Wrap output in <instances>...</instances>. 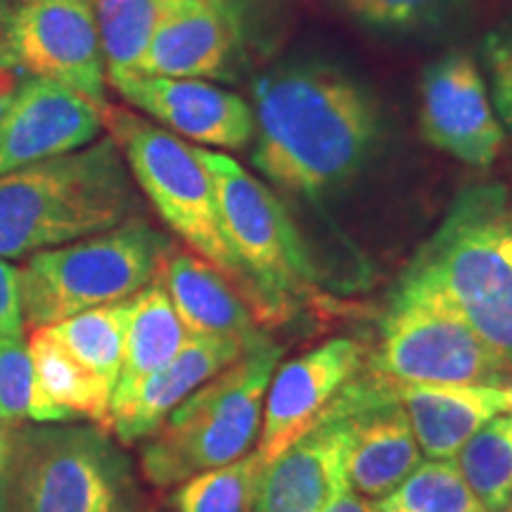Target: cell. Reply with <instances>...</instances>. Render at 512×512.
I'll return each instance as SVG.
<instances>
[{
  "label": "cell",
  "mask_w": 512,
  "mask_h": 512,
  "mask_svg": "<svg viewBox=\"0 0 512 512\" xmlns=\"http://www.w3.org/2000/svg\"><path fill=\"white\" fill-rule=\"evenodd\" d=\"M283 347L264 335L214 380L202 384L140 451L143 477L174 489L190 477L230 465L252 451L261 432L264 399Z\"/></svg>",
  "instance_id": "obj_4"
},
{
  "label": "cell",
  "mask_w": 512,
  "mask_h": 512,
  "mask_svg": "<svg viewBox=\"0 0 512 512\" xmlns=\"http://www.w3.org/2000/svg\"><path fill=\"white\" fill-rule=\"evenodd\" d=\"M174 245L133 216L107 233L31 254L19 271L24 325L46 328L76 313L119 304L155 283Z\"/></svg>",
  "instance_id": "obj_6"
},
{
  "label": "cell",
  "mask_w": 512,
  "mask_h": 512,
  "mask_svg": "<svg viewBox=\"0 0 512 512\" xmlns=\"http://www.w3.org/2000/svg\"><path fill=\"white\" fill-rule=\"evenodd\" d=\"M107 81L136 76L174 0H91Z\"/></svg>",
  "instance_id": "obj_23"
},
{
  "label": "cell",
  "mask_w": 512,
  "mask_h": 512,
  "mask_svg": "<svg viewBox=\"0 0 512 512\" xmlns=\"http://www.w3.org/2000/svg\"><path fill=\"white\" fill-rule=\"evenodd\" d=\"M102 112L86 95L31 76L0 121V176L95 143Z\"/></svg>",
  "instance_id": "obj_16"
},
{
  "label": "cell",
  "mask_w": 512,
  "mask_h": 512,
  "mask_svg": "<svg viewBox=\"0 0 512 512\" xmlns=\"http://www.w3.org/2000/svg\"><path fill=\"white\" fill-rule=\"evenodd\" d=\"M252 112L256 171L306 200L349 183L382 133L373 95L325 64H287L261 76Z\"/></svg>",
  "instance_id": "obj_1"
},
{
  "label": "cell",
  "mask_w": 512,
  "mask_h": 512,
  "mask_svg": "<svg viewBox=\"0 0 512 512\" xmlns=\"http://www.w3.org/2000/svg\"><path fill=\"white\" fill-rule=\"evenodd\" d=\"M140 197L117 140L0 176V256L55 249L138 216Z\"/></svg>",
  "instance_id": "obj_2"
},
{
  "label": "cell",
  "mask_w": 512,
  "mask_h": 512,
  "mask_svg": "<svg viewBox=\"0 0 512 512\" xmlns=\"http://www.w3.org/2000/svg\"><path fill=\"white\" fill-rule=\"evenodd\" d=\"M247 349L228 339L190 337L174 361L140 382L124 399L112 401L110 432L124 446L150 439L190 394L233 366Z\"/></svg>",
  "instance_id": "obj_18"
},
{
  "label": "cell",
  "mask_w": 512,
  "mask_h": 512,
  "mask_svg": "<svg viewBox=\"0 0 512 512\" xmlns=\"http://www.w3.org/2000/svg\"><path fill=\"white\" fill-rule=\"evenodd\" d=\"M351 422L349 489L380 501L422 463L411 420L396 384L375 373H358L339 392Z\"/></svg>",
  "instance_id": "obj_11"
},
{
  "label": "cell",
  "mask_w": 512,
  "mask_h": 512,
  "mask_svg": "<svg viewBox=\"0 0 512 512\" xmlns=\"http://www.w3.org/2000/svg\"><path fill=\"white\" fill-rule=\"evenodd\" d=\"M126 318L128 299L81 311L60 323L46 325V330L76 361L98 375L114 392L121 373V361H124Z\"/></svg>",
  "instance_id": "obj_24"
},
{
  "label": "cell",
  "mask_w": 512,
  "mask_h": 512,
  "mask_svg": "<svg viewBox=\"0 0 512 512\" xmlns=\"http://www.w3.org/2000/svg\"><path fill=\"white\" fill-rule=\"evenodd\" d=\"M366 349L349 337H335L278 366L266 389L256 456L268 465L292 441L309 432L342 387L363 370Z\"/></svg>",
  "instance_id": "obj_13"
},
{
  "label": "cell",
  "mask_w": 512,
  "mask_h": 512,
  "mask_svg": "<svg viewBox=\"0 0 512 512\" xmlns=\"http://www.w3.org/2000/svg\"><path fill=\"white\" fill-rule=\"evenodd\" d=\"M157 278L190 337L228 339L252 347L266 335L245 297L200 256L174 249Z\"/></svg>",
  "instance_id": "obj_19"
},
{
  "label": "cell",
  "mask_w": 512,
  "mask_h": 512,
  "mask_svg": "<svg viewBox=\"0 0 512 512\" xmlns=\"http://www.w3.org/2000/svg\"><path fill=\"white\" fill-rule=\"evenodd\" d=\"M456 467L484 512H512V415H496L456 453Z\"/></svg>",
  "instance_id": "obj_25"
},
{
  "label": "cell",
  "mask_w": 512,
  "mask_h": 512,
  "mask_svg": "<svg viewBox=\"0 0 512 512\" xmlns=\"http://www.w3.org/2000/svg\"><path fill=\"white\" fill-rule=\"evenodd\" d=\"M351 422L339 394L309 432L261 470L252 512H323L349 489Z\"/></svg>",
  "instance_id": "obj_14"
},
{
  "label": "cell",
  "mask_w": 512,
  "mask_h": 512,
  "mask_svg": "<svg viewBox=\"0 0 512 512\" xmlns=\"http://www.w3.org/2000/svg\"><path fill=\"white\" fill-rule=\"evenodd\" d=\"M31 79V74L24 72L15 60H10L8 55L0 53V121L12 107V102L24 88V83Z\"/></svg>",
  "instance_id": "obj_32"
},
{
  "label": "cell",
  "mask_w": 512,
  "mask_h": 512,
  "mask_svg": "<svg viewBox=\"0 0 512 512\" xmlns=\"http://www.w3.org/2000/svg\"><path fill=\"white\" fill-rule=\"evenodd\" d=\"M12 512H138L133 460L98 425H22L10 460Z\"/></svg>",
  "instance_id": "obj_7"
},
{
  "label": "cell",
  "mask_w": 512,
  "mask_h": 512,
  "mask_svg": "<svg viewBox=\"0 0 512 512\" xmlns=\"http://www.w3.org/2000/svg\"><path fill=\"white\" fill-rule=\"evenodd\" d=\"M12 446H15V427L0 418V472L10 470L12 460Z\"/></svg>",
  "instance_id": "obj_34"
},
{
  "label": "cell",
  "mask_w": 512,
  "mask_h": 512,
  "mask_svg": "<svg viewBox=\"0 0 512 512\" xmlns=\"http://www.w3.org/2000/svg\"><path fill=\"white\" fill-rule=\"evenodd\" d=\"M351 17L387 34H411L441 24L460 0H339Z\"/></svg>",
  "instance_id": "obj_29"
},
{
  "label": "cell",
  "mask_w": 512,
  "mask_h": 512,
  "mask_svg": "<svg viewBox=\"0 0 512 512\" xmlns=\"http://www.w3.org/2000/svg\"><path fill=\"white\" fill-rule=\"evenodd\" d=\"M510 214H512V197H510Z\"/></svg>",
  "instance_id": "obj_37"
},
{
  "label": "cell",
  "mask_w": 512,
  "mask_h": 512,
  "mask_svg": "<svg viewBox=\"0 0 512 512\" xmlns=\"http://www.w3.org/2000/svg\"><path fill=\"white\" fill-rule=\"evenodd\" d=\"M188 339V330L183 328L169 292L164 290L159 278L128 299L124 361L112 401L124 399L140 382L174 361Z\"/></svg>",
  "instance_id": "obj_21"
},
{
  "label": "cell",
  "mask_w": 512,
  "mask_h": 512,
  "mask_svg": "<svg viewBox=\"0 0 512 512\" xmlns=\"http://www.w3.org/2000/svg\"><path fill=\"white\" fill-rule=\"evenodd\" d=\"M102 114L131 176L162 221L200 259L228 278L252 309V285L223 233L219 197L197 147L138 114L110 105Z\"/></svg>",
  "instance_id": "obj_8"
},
{
  "label": "cell",
  "mask_w": 512,
  "mask_h": 512,
  "mask_svg": "<svg viewBox=\"0 0 512 512\" xmlns=\"http://www.w3.org/2000/svg\"><path fill=\"white\" fill-rule=\"evenodd\" d=\"M323 512H377L375 503L368 498L354 494V491H344L337 501H332Z\"/></svg>",
  "instance_id": "obj_33"
},
{
  "label": "cell",
  "mask_w": 512,
  "mask_h": 512,
  "mask_svg": "<svg viewBox=\"0 0 512 512\" xmlns=\"http://www.w3.org/2000/svg\"><path fill=\"white\" fill-rule=\"evenodd\" d=\"M112 88L133 107L200 145L240 150L254 136L249 102L211 81L136 74Z\"/></svg>",
  "instance_id": "obj_17"
},
{
  "label": "cell",
  "mask_w": 512,
  "mask_h": 512,
  "mask_svg": "<svg viewBox=\"0 0 512 512\" xmlns=\"http://www.w3.org/2000/svg\"><path fill=\"white\" fill-rule=\"evenodd\" d=\"M401 275L437 290L512 375V214L503 185L460 192Z\"/></svg>",
  "instance_id": "obj_3"
},
{
  "label": "cell",
  "mask_w": 512,
  "mask_h": 512,
  "mask_svg": "<svg viewBox=\"0 0 512 512\" xmlns=\"http://www.w3.org/2000/svg\"><path fill=\"white\" fill-rule=\"evenodd\" d=\"M0 418L10 427L64 425L67 415L41 399L36 387L34 363L24 335L0 337Z\"/></svg>",
  "instance_id": "obj_28"
},
{
  "label": "cell",
  "mask_w": 512,
  "mask_h": 512,
  "mask_svg": "<svg viewBox=\"0 0 512 512\" xmlns=\"http://www.w3.org/2000/svg\"><path fill=\"white\" fill-rule=\"evenodd\" d=\"M261 460L247 453L235 463L207 470L178 484L174 491L176 512H252Z\"/></svg>",
  "instance_id": "obj_27"
},
{
  "label": "cell",
  "mask_w": 512,
  "mask_h": 512,
  "mask_svg": "<svg viewBox=\"0 0 512 512\" xmlns=\"http://www.w3.org/2000/svg\"><path fill=\"white\" fill-rule=\"evenodd\" d=\"M0 512H12V489L8 472H0Z\"/></svg>",
  "instance_id": "obj_35"
},
{
  "label": "cell",
  "mask_w": 512,
  "mask_h": 512,
  "mask_svg": "<svg viewBox=\"0 0 512 512\" xmlns=\"http://www.w3.org/2000/svg\"><path fill=\"white\" fill-rule=\"evenodd\" d=\"M36 387L41 399L69 422L91 420L110 430L112 389L69 354L46 328H36L29 339Z\"/></svg>",
  "instance_id": "obj_22"
},
{
  "label": "cell",
  "mask_w": 512,
  "mask_h": 512,
  "mask_svg": "<svg viewBox=\"0 0 512 512\" xmlns=\"http://www.w3.org/2000/svg\"><path fill=\"white\" fill-rule=\"evenodd\" d=\"M373 503L377 512H484L453 460L420 463L392 494Z\"/></svg>",
  "instance_id": "obj_26"
},
{
  "label": "cell",
  "mask_w": 512,
  "mask_h": 512,
  "mask_svg": "<svg viewBox=\"0 0 512 512\" xmlns=\"http://www.w3.org/2000/svg\"><path fill=\"white\" fill-rule=\"evenodd\" d=\"M370 373L396 384L512 382L470 323L437 290L401 275L380 318Z\"/></svg>",
  "instance_id": "obj_9"
},
{
  "label": "cell",
  "mask_w": 512,
  "mask_h": 512,
  "mask_svg": "<svg viewBox=\"0 0 512 512\" xmlns=\"http://www.w3.org/2000/svg\"><path fill=\"white\" fill-rule=\"evenodd\" d=\"M420 131L439 152L477 169H486L501 155L505 128L470 55L451 53L425 69Z\"/></svg>",
  "instance_id": "obj_12"
},
{
  "label": "cell",
  "mask_w": 512,
  "mask_h": 512,
  "mask_svg": "<svg viewBox=\"0 0 512 512\" xmlns=\"http://www.w3.org/2000/svg\"><path fill=\"white\" fill-rule=\"evenodd\" d=\"M0 53L105 110L107 76L91 0H12L0 15Z\"/></svg>",
  "instance_id": "obj_10"
},
{
  "label": "cell",
  "mask_w": 512,
  "mask_h": 512,
  "mask_svg": "<svg viewBox=\"0 0 512 512\" xmlns=\"http://www.w3.org/2000/svg\"><path fill=\"white\" fill-rule=\"evenodd\" d=\"M240 0H174L138 74L169 79H230L245 53Z\"/></svg>",
  "instance_id": "obj_15"
},
{
  "label": "cell",
  "mask_w": 512,
  "mask_h": 512,
  "mask_svg": "<svg viewBox=\"0 0 512 512\" xmlns=\"http://www.w3.org/2000/svg\"><path fill=\"white\" fill-rule=\"evenodd\" d=\"M214 181L228 245L252 285L259 325H283L318 297V273L290 211L233 157L197 147Z\"/></svg>",
  "instance_id": "obj_5"
},
{
  "label": "cell",
  "mask_w": 512,
  "mask_h": 512,
  "mask_svg": "<svg viewBox=\"0 0 512 512\" xmlns=\"http://www.w3.org/2000/svg\"><path fill=\"white\" fill-rule=\"evenodd\" d=\"M484 64L489 72L491 102L503 128L512 133V17L486 36Z\"/></svg>",
  "instance_id": "obj_30"
},
{
  "label": "cell",
  "mask_w": 512,
  "mask_h": 512,
  "mask_svg": "<svg viewBox=\"0 0 512 512\" xmlns=\"http://www.w3.org/2000/svg\"><path fill=\"white\" fill-rule=\"evenodd\" d=\"M396 392L411 420L420 451L430 460H453L486 422L508 413L503 387L396 384Z\"/></svg>",
  "instance_id": "obj_20"
},
{
  "label": "cell",
  "mask_w": 512,
  "mask_h": 512,
  "mask_svg": "<svg viewBox=\"0 0 512 512\" xmlns=\"http://www.w3.org/2000/svg\"><path fill=\"white\" fill-rule=\"evenodd\" d=\"M505 399H508V413L512 415V382H508L505 384Z\"/></svg>",
  "instance_id": "obj_36"
},
{
  "label": "cell",
  "mask_w": 512,
  "mask_h": 512,
  "mask_svg": "<svg viewBox=\"0 0 512 512\" xmlns=\"http://www.w3.org/2000/svg\"><path fill=\"white\" fill-rule=\"evenodd\" d=\"M24 332L22 290H19V268L0 256V337H15Z\"/></svg>",
  "instance_id": "obj_31"
}]
</instances>
